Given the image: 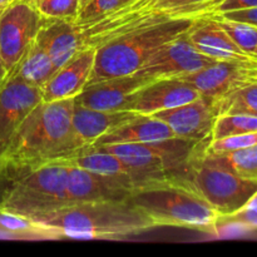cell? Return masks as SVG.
Wrapping results in <instances>:
<instances>
[{
    "mask_svg": "<svg viewBox=\"0 0 257 257\" xmlns=\"http://www.w3.org/2000/svg\"><path fill=\"white\" fill-rule=\"evenodd\" d=\"M186 178L221 217L237 212L257 192V181L245 180L222 168L196 161H191Z\"/></svg>",
    "mask_w": 257,
    "mask_h": 257,
    "instance_id": "ba28073f",
    "label": "cell"
},
{
    "mask_svg": "<svg viewBox=\"0 0 257 257\" xmlns=\"http://www.w3.org/2000/svg\"><path fill=\"white\" fill-rule=\"evenodd\" d=\"M57 69L47 50L35 39L10 75H15L29 84L42 88Z\"/></svg>",
    "mask_w": 257,
    "mask_h": 257,
    "instance_id": "7402d4cb",
    "label": "cell"
},
{
    "mask_svg": "<svg viewBox=\"0 0 257 257\" xmlns=\"http://www.w3.org/2000/svg\"><path fill=\"white\" fill-rule=\"evenodd\" d=\"M95 59V48H83L58 68L42 89L43 102L75 98L87 87Z\"/></svg>",
    "mask_w": 257,
    "mask_h": 257,
    "instance_id": "2e32d148",
    "label": "cell"
},
{
    "mask_svg": "<svg viewBox=\"0 0 257 257\" xmlns=\"http://www.w3.org/2000/svg\"><path fill=\"white\" fill-rule=\"evenodd\" d=\"M201 142L172 137L153 142L120 143L90 147L117 156L123 162L141 172L161 177H172L185 175L195 155L196 148Z\"/></svg>",
    "mask_w": 257,
    "mask_h": 257,
    "instance_id": "52a82bcc",
    "label": "cell"
},
{
    "mask_svg": "<svg viewBox=\"0 0 257 257\" xmlns=\"http://www.w3.org/2000/svg\"><path fill=\"white\" fill-rule=\"evenodd\" d=\"M256 7L257 0H220L217 5L213 8V14L232 12V10L250 9V8Z\"/></svg>",
    "mask_w": 257,
    "mask_h": 257,
    "instance_id": "4dcf8cb0",
    "label": "cell"
},
{
    "mask_svg": "<svg viewBox=\"0 0 257 257\" xmlns=\"http://www.w3.org/2000/svg\"><path fill=\"white\" fill-rule=\"evenodd\" d=\"M257 143V132L242 133V135L228 136V137L217 138V140H208L203 146L206 152L222 153L231 152V151L242 150L250 147Z\"/></svg>",
    "mask_w": 257,
    "mask_h": 257,
    "instance_id": "83f0119b",
    "label": "cell"
},
{
    "mask_svg": "<svg viewBox=\"0 0 257 257\" xmlns=\"http://www.w3.org/2000/svg\"><path fill=\"white\" fill-rule=\"evenodd\" d=\"M217 114L246 113L257 115V83L242 85L213 99Z\"/></svg>",
    "mask_w": 257,
    "mask_h": 257,
    "instance_id": "603a6c76",
    "label": "cell"
},
{
    "mask_svg": "<svg viewBox=\"0 0 257 257\" xmlns=\"http://www.w3.org/2000/svg\"><path fill=\"white\" fill-rule=\"evenodd\" d=\"M220 221H226V222L235 223L242 227L257 230V192L241 210L230 216L220 217Z\"/></svg>",
    "mask_w": 257,
    "mask_h": 257,
    "instance_id": "f1b7e54d",
    "label": "cell"
},
{
    "mask_svg": "<svg viewBox=\"0 0 257 257\" xmlns=\"http://www.w3.org/2000/svg\"><path fill=\"white\" fill-rule=\"evenodd\" d=\"M0 231L17 237L50 238L47 231L29 217L0 210Z\"/></svg>",
    "mask_w": 257,
    "mask_h": 257,
    "instance_id": "d4e9b609",
    "label": "cell"
},
{
    "mask_svg": "<svg viewBox=\"0 0 257 257\" xmlns=\"http://www.w3.org/2000/svg\"><path fill=\"white\" fill-rule=\"evenodd\" d=\"M9 180H3V178H0V202H2L3 200V195H4L5 192V188H7V182Z\"/></svg>",
    "mask_w": 257,
    "mask_h": 257,
    "instance_id": "d590c367",
    "label": "cell"
},
{
    "mask_svg": "<svg viewBox=\"0 0 257 257\" xmlns=\"http://www.w3.org/2000/svg\"><path fill=\"white\" fill-rule=\"evenodd\" d=\"M43 20L37 8L23 0L0 14V54L9 75L35 40Z\"/></svg>",
    "mask_w": 257,
    "mask_h": 257,
    "instance_id": "9c48e42d",
    "label": "cell"
},
{
    "mask_svg": "<svg viewBox=\"0 0 257 257\" xmlns=\"http://www.w3.org/2000/svg\"><path fill=\"white\" fill-rule=\"evenodd\" d=\"M201 97L193 85L177 77L156 79L136 92L127 110L151 115L156 112L178 107Z\"/></svg>",
    "mask_w": 257,
    "mask_h": 257,
    "instance_id": "9a60e30c",
    "label": "cell"
},
{
    "mask_svg": "<svg viewBox=\"0 0 257 257\" xmlns=\"http://www.w3.org/2000/svg\"><path fill=\"white\" fill-rule=\"evenodd\" d=\"M215 4L182 5L162 8L158 0H133L117 9L85 24H77L80 44L83 48H98L99 45L135 30L150 28L161 23L187 18H201L213 13Z\"/></svg>",
    "mask_w": 257,
    "mask_h": 257,
    "instance_id": "5b68a950",
    "label": "cell"
},
{
    "mask_svg": "<svg viewBox=\"0 0 257 257\" xmlns=\"http://www.w3.org/2000/svg\"><path fill=\"white\" fill-rule=\"evenodd\" d=\"M218 15L225 18V19L247 23V24L255 25V27H257V7L250 8V9H241V10H232V12L220 13Z\"/></svg>",
    "mask_w": 257,
    "mask_h": 257,
    "instance_id": "1f68e13d",
    "label": "cell"
},
{
    "mask_svg": "<svg viewBox=\"0 0 257 257\" xmlns=\"http://www.w3.org/2000/svg\"><path fill=\"white\" fill-rule=\"evenodd\" d=\"M133 2V0H119V7H122V5L127 4V3H131Z\"/></svg>",
    "mask_w": 257,
    "mask_h": 257,
    "instance_id": "f35d334b",
    "label": "cell"
},
{
    "mask_svg": "<svg viewBox=\"0 0 257 257\" xmlns=\"http://www.w3.org/2000/svg\"><path fill=\"white\" fill-rule=\"evenodd\" d=\"M213 62L216 59L195 49L186 32L161 47L137 73L153 80L181 77L197 72Z\"/></svg>",
    "mask_w": 257,
    "mask_h": 257,
    "instance_id": "30bf717a",
    "label": "cell"
},
{
    "mask_svg": "<svg viewBox=\"0 0 257 257\" xmlns=\"http://www.w3.org/2000/svg\"><path fill=\"white\" fill-rule=\"evenodd\" d=\"M256 54H257V53H256Z\"/></svg>",
    "mask_w": 257,
    "mask_h": 257,
    "instance_id": "ab89813d",
    "label": "cell"
},
{
    "mask_svg": "<svg viewBox=\"0 0 257 257\" xmlns=\"http://www.w3.org/2000/svg\"><path fill=\"white\" fill-rule=\"evenodd\" d=\"M198 18L176 19L135 30L95 48V59L88 84L137 73L161 47L185 34ZM87 84V85H88Z\"/></svg>",
    "mask_w": 257,
    "mask_h": 257,
    "instance_id": "277c9868",
    "label": "cell"
},
{
    "mask_svg": "<svg viewBox=\"0 0 257 257\" xmlns=\"http://www.w3.org/2000/svg\"><path fill=\"white\" fill-rule=\"evenodd\" d=\"M228 37L247 54L255 55L257 53V27L242 22H235L212 14Z\"/></svg>",
    "mask_w": 257,
    "mask_h": 257,
    "instance_id": "484cf974",
    "label": "cell"
},
{
    "mask_svg": "<svg viewBox=\"0 0 257 257\" xmlns=\"http://www.w3.org/2000/svg\"><path fill=\"white\" fill-rule=\"evenodd\" d=\"M220 0H158V5L162 8H176L182 5H196V4H207L213 3L215 7Z\"/></svg>",
    "mask_w": 257,
    "mask_h": 257,
    "instance_id": "d6a6232c",
    "label": "cell"
},
{
    "mask_svg": "<svg viewBox=\"0 0 257 257\" xmlns=\"http://www.w3.org/2000/svg\"><path fill=\"white\" fill-rule=\"evenodd\" d=\"M208 140L202 141L198 145L191 161H196L211 167L222 168L245 180L257 181V143L242 150L211 153L203 150V146Z\"/></svg>",
    "mask_w": 257,
    "mask_h": 257,
    "instance_id": "44dd1931",
    "label": "cell"
},
{
    "mask_svg": "<svg viewBox=\"0 0 257 257\" xmlns=\"http://www.w3.org/2000/svg\"><path fill=\"white\" fill-rule=\"evenodd\" d=\"M127 202L147 216L155 227L188 228L218 235L221 216L193 190L185 175L146 183Z\"/></svg>",
    "mask_w": 257,
    "mask_h": 257,
    "instance_id": "3957f363",
    "label": "cell"
},
{
    "mask_svg": "<svg viewBox=\"0 0 257 257\" xmlns=\"http://www.w3.org/2000/svg\"><path fill=\"white\" fill-rule=\"evenodd\" d=\"M68 167L45 165L9 180L0 210L30 217L69 203L67 191Z\"/></svg>",
    "mask_w": 257,
    "mask_h": 257,
    "instance_id": "8992f818",
    "label": "cell"
},
{
    "mask_svg": "<svg viewBox=\"0 0 257 257\" xmlns=\"http://www.w3.org/2000/svg\"><path fill=\"white\" fill-rule=\"evenodd\" d=\"M35 39L43 45L57 68H60L82 50L79 33L74 22L44 18Z\"/></svg>",
    "mask_w": 257,
    "mask_h": 257,
    "instance_id": "d6986e66",
    "label": "cell"
},
{
    "mask_svg": "<svg viewBox=\"0 0 257 257\" xmlns=\"http://www.w3.org/2000/svg\"><path fill=\"white\" fill-rule=\"evenodd\" d=\"M187 37L196 50L216 60H247L253 57L237 47L212 14L196 19Z\"/></svg>",
    "mask_w": 257,
    "mask_h": 257,
    "instance_id": "ac0fdd59",
    "label": "cell"
},
{
    "mask_svg": "<svg viewBox=\"0 0 257 257\" xmlns=\"http://www.w3.org/2000/svg\"><path fill=\"white\" fill-rule=\"evenodd\" d=\"M29 218L39 223L50 238L122 240L155 228L152 221L127 201L67 203Z\"/></svg>",
    "mask_w": 257,
    "mask_h": 257,
    "instance_id": "7a4b0ae2",
    "label": "cell"
},
{
    "mask_svg": "<svg viewBox=\"0 0 257 257\" xmlns=\"http://www.w3.org/2000/svg\"><path fill=\"white\" fill-rule=\"evenodd\" d=\"M250 132H257V115L246 113L220 114L213 123L211 140Z\"/></svg>",
    "mask_w": 257,
    "mask_h": 257,
    "instance_id": "cb8c5ba5",
    "label": "cell"
},
{
    "mask_svg": "<svg viewBox=\"0 0 257 257\" xmlns=\"http://www.w3.org/2000/svg\"><path fill=\"white\" fill-rule=\"evenodd\" d=\"M8 78H9V74H8V70H7V68H5L4 62H3L2 54H0V88L5 84V82L8 80Z\"/></svg>",
    "mask_w": 257,
    "mask_h": 257,
    "instance_id": "836d02e7",
    "label": "cell"
},
{
    "mask_svg": "<svg viewBox=\"0 0 257 257\" xmlns=\"http://www.w3.org/2000/svg\"><path fill=\"white\" fill-rule=\"evenodd\" d=\"M43 102L42 89L15 75H10L0 88V153L23 120Z\"/></svg>",
    "mask_w": 257,
    "mask_h": 257,
    "instance_id": "8fae6325",
    "label": "cell"
},
{
    "mask_svg": "<svg viewBox=\"0 0 257 257\" xmlns=\"http://www.w3.org/2000/svg\"><path fill=\"white\" fill-rule=\"evenodd\" d=\"M176 137L172 130L153 115L137 114L127 122L103 135L90 146L120 145V143H142L167 140Z\"/></svg>",
    "mask_w": 257,
    "mask_h": 257,
    "instance_id": "ffe728a7",
    "label": "cell"
},
{
    "mask_svg": "<svg viewBox=\"0 0 257 257\" xmlns=\"http://www.w3.org/2000/svg\"><path fill=\"white\" fill-rule=\"evenodd\" d=\"M118 7H119V0H89L87 5L80 10L79 17L75 23L85 24L117 9Z\"/></svg>",
    "mask_w": 257,
    "mask_h": 257,
    "instance_id": "f546056e",
    "label": "cell"
},
{
    "mask_svg": "<svg viewBox=\"0 0 257 257\" xmlns=\"http://www.w3.org/2000/svg\"><path fill=\"white\" fill-rule=\"evenodd\" d=\"M17 2H19V0H0V14H2L5 9H8L10 5H13Z\"/></svg>",
    "mask_w": 257,
    "mask_h": 257,
    "instance_id": "e575fe53",
    "label": "cell"
},
{
    "mask_svg": "<svg viewBox=\"0 0 257 257\" xmlns=\"http://www.w3.org/2000/svg\"><path fill=\"white\" fill-rule=\"evenodd\" d=\"M137 114L132 110H98L79 104L74 98L72 114L70 145L73 152L93 145L113 128L127 122ZM72 152V153H73ZM70 153V155H72Z\"/></svg>",
    "mask_w": 257,
    "mask_h": 257,
    "instance_id": "e0dca14e",
    "label": "cell"
},
{
    "mask_svg": "<svg viewBox=\"0 0 257 257\" xmlns=\"http://www.w3.org/2000/svg\"><path fill=\"white\" fill-rule=\"evenodd\" d=\"M35 8L44 18L74 23L80 13L79 0H40Z\"/></svg>",
    "mask_w": 257,
    "mask_h": 257,
    "instance_id": "4316f807",
    "label": "cell"
},
{
    "mask_svg": "<svg viewBox=\"0 0 257 257\" xmlns=\"http://www.w3.org/2000/svg\"><path fill=\"white\" fill-rule=\"evenodd\" d=\"M73 105L74 98L39 103L0 153V178L12 180L69 156Z\"/></svg>",
    "mask_w": 257,
    "mask_h": 257,
    "instance_id": "6da1fadb",
    "label": "cell"
},
{
    "mask_svg": "<svg viewBox=\"0 0 257 257\" xmlns=\"http://www.w3.org/2000/svg\"><path fill=\"white\" fill-rule=\"evenodd\" d=\"M23 2H25V3H29L30 5H33V7H35V5H37L38 3L40 2V0H23Z\"/></svg>",
    "mask_w": 257,
    "mask_h": 257,
    "instance_id": "8d00e7d4",
    "label": "cell"
},
{
    "mask_svg": "<svg viewBox=\"0 0 257 257\" xmlns=\"http://www.w3.org/2000/svg\"><path fill=\"white\" fill-rule=\"evenodd\" d=\"M151 115L165 122L176 137L201 142L211 138L213 123L218 114L212 98L201 95L192 102Z\"/></svg>",
    "mask_w": 257,
    "mask_h": 257,
    "instance_id": "7c38bea8",
    "label": "cell"
},
{
    "mask_svg": "<svg viewBox=\"0 0 257 257\" xmlns=\"http://www.w3.org/2000/svg\"><path fill=\"white\" fill-rule=\"evenodd\" d=\"M152 80L138 73L108 78L93 84H88L82 93L75 97V100L79 104L92 109L110 112L127 110L136 92Z\"/></svg>",
    "mask_w": 257,
    "mask_h": 257,
    "instance_id": "4fadbf2b",
    "label": "cell"
},
{
    "mask_svg": "<svg viewBox=\"0 0 257 257\" xmlns=\"http://www.w3.org/2000/svg\"><path fill=\"white\" fill-rule=\"evenodd\" d=\"M68 201H127L135 191L127 181L77 167H68Z\"/></svg>",
    "mask_w": 257,
    "mask_h": 257,
    "instance_id": "5bb4252c",
    "label": "cell"
},
{
    "mask_svg": "<svg viewBox=\"0 0 257 257\" xmlns=\"http://www.w3.org/2000/svg\"><path fill=\"white\" fill-rule=\"evenodd\" d=\"M89 2V0H79V7H80V10L83 9V8L85 7V5H87V3Z\"/></svg>",
    "mask_w": 257,
    "mask_h": 257,
    "instance_id": "74e56055",
    "label": "cell"
}]
</instances>
